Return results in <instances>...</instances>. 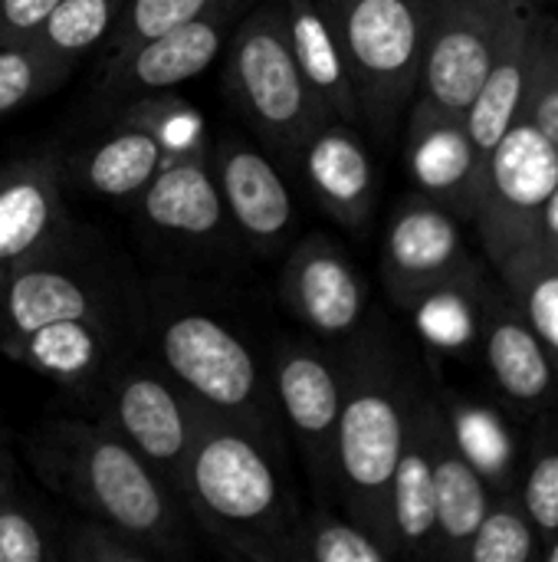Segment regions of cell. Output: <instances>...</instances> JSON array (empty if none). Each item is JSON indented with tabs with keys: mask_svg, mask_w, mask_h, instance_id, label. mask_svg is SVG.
<instances>
[{
	"mask_svg": "<svg viewBox=\"0 0 558 562\" xmlns=\"http://www.w3.org/2000/svg\"><path fill=\"white\" fill-rule=\"evenodd\" d=\"M276 458L273 445L197 405V435L178 501L227 557L293 562L299 510Z\"/></svg>",
	"mask_w": 558,
	"mask_h": 562,
	"instance_id": "6da1fadb",
	"label": "cell"
},
{
	"mask_svg": "<svg viewBox=\"0 0 558 562\" xmlns=\"http://www.w3.org/2000/svg\"><path fill=\"white\" fill-rule=\"evenodd\" d=\"M26 448L39 481L69 497L86 517L122 530L158 560L187 557L178 497L105 425L49 422Z\"/></svg>",
	"mask_w": 558,
	"mask_h": 562,
	"instance_id": "7a4b0ae2",
	"label": "cell"
},
{
	"mask_svg": "<svg viewBox=\"0 0 558 562\" xmlns=\"http://www.w3.org/2000/svg\"><path fill=\"white\" fill-rule=\"evenodd\" d=\"M342 362V415L335 438V501L345 517L375 533L391 553L388 491L405 448L418 382L382 333L349 339Z\"/></svg>",
	"mask_w": 558,
	"mask_h": 562,
	"instance_id": "3957f363",
	"label": "cell"
},
{
	"mask_svg": "<svg viewBox=\"0 0 558 562\" xmlns=\"http://www.w3.org/2000/svg\"><path fill=\"white\" fill-rule=\"evenodd\" d=\"M319 7L342 43L362 125L388 142L418 92L434 0H319Z\"/></svg>",
	"mask_w": 558,
	"mask_h": 562,
	"instance_id": "277c9868",
	"label": "cell"
},
{
	"mask_svg": "<svg viewBox=\"0 0 558 562\" xmlns=\"http://www.w3.org/2000/svg\"><path fill=\"white\" fill-rule=\"evenodd\" d=\"M224 92L257 138L283 161H296L303 142L329 122L299 76L283 0L257 3L230 30Z\"/></svg>",
	"mask_w": 558,
	"mask_h": 562,
	"instance_id": "5b68a950",
	"label": "cell"
},
{
	"mask_svg": "<svg viewBox=\"0 0 558 562\" xmlns=\"http://www.w3.org/2000/svg\"><path fill=\"white\" fill-rule=\"evenodd\" d=\"M158 356L194 405L243 425L276 451L283 448L273 385L227 323L201 310H174L158 323Z\"/></svg>",
	"mask_w": 558,
	"mask_h": 562,
	"instance_id": "8992f818",
	"label": "cell"
},
{
	"mask_svg": "<svg viewBox=\"0 0 558 562\" xmlns=\"http://www.w3.org/2000/svg\"><path fill=\"white\" fill-rule=\"evenodd\" d=\"M558 194V148L529 122L520 119L493 148L477 204V234L493 267L546 227L549 204Z\"/></svg>",
	"mask_w": 558,
	"mask_h": 562,
	"instance_id": "52a82bcc",
	"label": "cell"
},
{
	"mask_svg": "<svg viewBox=\"0 0 558 562\" xmlns=\"http://www.w3.org/2000/svg\"><path fill=\"white\" fill-rule=\"evenodd\" d=\"M520 3L523 0H434L421 79L411 105L464 119L510 33Z\"/></svg>",
	"mask_w": 558,
	"mask_h": 562,
	"instance_id": "ba28073f",
	"label": "cell"
},
{
	"mask_svg": "<svg viewBox=\"0 0 558 562\" xmlns=\"http://www.w3.org/2000/svg\"><path fill=\"white\" fill-rule=\"evenodd\" d=\"M460 224V217L418 191L395 207L382 244V280L401 310H418L437 293L483 280Z\"/></svg>",
	"mask_w": 558,
	"mask_h": 562,
	"instance_id": "9c48e42d",
	"label": "cell"
},
{
	"mask_svg": "<svg viewBox=\"0 0 558 562\" xmlns=\"http://www.w3.org/2000/svg\"><path fill=\"white\" fill-rule=\"evenodd\" d=\"M102 425L122 438L178 497L197 435V405L158 369L128 366L109 385Z\"/></svg>",
	"mask_w": 558,
	"mask_h": 562,
	"instance_id": "30bf717a",
	"label": "cell"
},
{
	"mask_svg": "<svg viewBox=\"0 0 558 562\" xmlns=\"http://www.w3.org/2000/svg\"><path fill=\"white\" fill-rule=\"evenodd\" d=\"M283 425L296 438L303 461L326 501H335V438L342 415V362L309 342L283 339L270 369Z\"/></svg>",
	"mask_w": 558,
	"mask_h": 562,
	"instance_id": "8fae6325",
	"label": "cell"
},
{
	"mask_svg": "<svg viewBox=\"0 0 558 562\" xmlns=\"http://www.w3.org/2000/svg\"><path fill=\"white\" fill-rule=\"evenodd\" d=\"M556 30L558 20L553 13H546L543 3H536V0L520 3L487 79L480 82L474 102L464 112V125L470 132L474 151L483 168H487L493 148L500 145V138L523 119L539 63H543Z\"/></svg>",
	"mask_w": 558,
	"mask_h": 562,
	"instance_id": "7c38bea8",
	"label": "cell"
},
{
	"mask_svg": "<svg viewBox=\"0 0 558 562\" xmlns=\"http://www.w3.org/2000/svg\"><path fill=\"white\" fill-rule=\"evenodd\" d=\"M286 310L319 339L349 342L362 333L368 313V286L342 247L322 234L303 237L280 273Z\"/></svg>",
	"mask_w": 558,
	"mask_h": 562,
	"instance_id": "4fadbf2b",
	"label": "cell"
},
{
	"mask_svg": "<svg viewBox=\"0 0 558 562\" xmlns=\"http://www.w3.org/2000/svg\"><path fill=\"white\" fill-rule=\"evenodd\" d=\"M240 10H243V0H227L187 23H178L132 46L128 53L115 59H105L102 89L109 95L135 99V95L171 92L174 86H184L220 56Z\"/></svg>",
	"mask_w": 558,
	"mask_h": 562,
	"instance_id": "5bb4252c",
	"label": "cell"
},
{
	"mask_svg": "<svg viewBox=\"0 0 558 562\" xmlns=\"http://www.w3.org/2000/svg\"><path fill=\"white\" fill-rule=\"evenodd\" d=\"M477 339L487 372L500 395L523 412H546L558 405V375L533 323L510 296V290L480 286L477 296Z\"/></svg>",
	"mask_w": 558,
	"mask_h": 562,
	"instance_id": "9a60e30c",
	"label": "cell"
},
{
	"mask_svg": "<svg viewBox=\"0 0 558 562\" xmlns=\"http://www.w3.org/2000/svg\"><path fill=\"white\" fill-rule=\"evenodd\" d=\"M210 168L224 198L230 227L257 250L276 254L296 221V204L280 165L240 135H220L210 148Z\"/></svg>",
	"mask_w": 558,
	"mask_h": 562,
	"instance_id": "2e32d148",
	"label": "cell"
},
{
	"mask_svg": "<svg viewBox=\"0 0 558 562\" xmlns=\"http://www.w3.org/2000/svg\"><path fill=\"white\" fill-rule=\"evenodd\" d=\"M408 171L414 191L447 207L464 224H474L483 184V165L474 151L460 115H444L424 105L408 109Z\"/></svg>",
	"mask_w": 558,
	"mask_h": 562,
	"instance_id": "e0dca14e",
	"label": "cell"
},
{
	"mask_svg": "<svg viewBox=\"0 0 558 562\" xmlns=\"http://www.w3.org/2000/svg\"><path fill=\"white\" fill-rule=\"evenodd\" d=\"M296 165L322 211L352 234H362L375 214L378 171L355 125L322 122L299 148Z\"/></svg>",
	"mask_w": 558,
	"mask_h": 562,
	"instance_id": "ac0fdd59",
	"label": "cell"
},
{
	"mask_svg": "<svg viewBox=\"0 0 558 562\" xmlns=\"http://www.w3.org/2000/svg\"><path fill=\"white\" fill-rule=\"evenodd\" d=\"M135 201L145 224L174 244H217L230 227L210 168V145L171 155Z\"/></svg>",
	"mask_w": 558,
	"mask_h": 562,
	"instance_id": "d6986e66",
	"label": "cell"
},
{
	"mask_svg": "<svg viewBox=\"0 0 558 562\" xmlns=\"http://www.w3.org/2000/svg\"><path fill=\"white\" fill-rule=\"evenodd\" d=\"M66 231L59 168L46 155L0 165V260L23 267L49 257Z\"/></svg>",
	"mask_w": 558,
	"mask_h": 562,
	"instance_id": "ffe728a7",
	"label": "cell"
},
{
	"mask_svg": "<svg viewBox=\"0 0 558 562\" xmlns=\"http://www.w3.org/2000/svg\"><path fill=\"white\" fill-rule=\"evenodd\" d=\"M437 395L418 389L401 458L388 491V524L395 557L437 560V507H434V451L431 415Z\"/></svg>",
	"mask_w": 558,
	"mask_h": 562,
	"instance_id": "44dd1931",
	"label": "cell"
},
{
	"mask_svg": "<svg viewBox=\"0 0 558 562\" xmlns=\"http://www.w3.org/2000/svg\"><path fill=\"white\" fill-rule=\"evenodd\" d=\"M431 451H434V507H437V560L464 562L467 543L490 507L493 487L470 454L454 438L441 398L431 415Z\"/></svg>",
	"mask_w": 558,
	"mask_h": 562,
	"instance_id": "7402d4cb",
	"label": "cell"
},
{
	"mask_svg": "<svg viewBox=\"0 0 558 562\" xmlns=\"http://www.w3.org/2000/svg\"><path fill=\"white\" fill-rule=\"evenodd\" d=\"M283 13L299 76L319 102V109L326 112V119L362 125V109L342 43L319 0H283Z\"/></svg>",
	"mask_w": 558,
	"mask_h": 562,
	"instance_id": "603a6c76",
	"label": "cell"
},
{
	"mask_svg": "<svg viewBox=\"0 0 558 562\" xmlns=\"http://www.w3.org/2000/svg\"><path fill=\"white\" fill-rule=\"evenodd\" d=\"M102 316L99 293L46 257L16 267L0 296V346L59 319Z\"/></svg>",
	"mask_w": 558,
	"mask_h": 562,
	"instance_id": "cb8c5ba5",
	"label": "cell"
},
{
	"mask_svg": "<svg viewBox=\"0 0 558 562\" xmlns=\"http://www.w3.org/2000/svg\"><path fill=\"white\" fill-rule=\"evenodd\" d=\"M168 158L171 151L158 135L135 122H115L109 135H102L95 145L82 148L69 161V178L99 198L135 201Z\"/></svg>",
	"mask_w": 558,
	"mask_h": 562,
	"instance_id": "d4e9b609",
	"label": "cell"
},
{
	"mask_svg": "<svg viewBox=\"0 0 558 562\" xmlns=\"http://www.w3.org/2000/svg\"><path fill=\"white\" fill-rule=\"evenodd\" d=\"M0 352L49 382L82 389L109 359V326L102 316L59 319L0 346Z\"/></svg>",
	"mask_w": 558,
	"mask_h": 562,
	"instance_id": "484cf974",
	"label": "cell"
},
{
	"mask_svg": "<svg viewBox=\"0 0 558 562\" xmlns=\"http://www.w3.org/2000/svg\"><path fill=\"white\" fill-rule=\"evenodd\" d=\"M497 273L533 323L558 375V244L539 234L536 240L510 254L497 267Z\"/></svg>",
	"mask_w": 558,
	"mask_h": 562,
	"instance_id": "4316f807",
	"label": "cell"
},
{
	"mask_svg": "<svg viewBox=\"0 0 558 562\" xmlns=\"http://www.w3.org/2000/svg\"><path fill=\"white\" fill-rule=\"evenodd\" d=\"M516 494L536 527V533L546 540L558 530V412H539V422L533 425L526 438V451L516 468Z\"/></svg>",
	"mask_w": 558,
	"mask_h": 562,
	"instance_id": "83f0119b",
	"label": "cell"
},
{
	"mask_svg": "<svg viewBox=\"0 0 558 562\" xmlns=\"http://www.w3.org/2000/svg\"><path fill=\"white\" fill-rule=\"evenodd\" d=\"M543 537L536 533L516 487H500L483 510L464 562H533L539 560Z\"/></svg>",
	"mask_w": 558,
	"mask_h": 562,
	"instance_id": "f1b7e54d",
	"label": "cell"
},
{
	"mask_svg": "<svg viewBox=\"0 0 558 562\" xmlns=\"http://www.w3.org/2000/svg\"><path fill=\"white\" fill-rule=\"evenodd\" d=\"M395 553L368 533L352 517H335L332 510H312L299 517L293 562H388Z\"/></svg>",
	"mask_w": 558,
	"mask_h": 562,
	"instance_id": "f546056e",
	"label": "cell"
},
{
	"mask_svg": "<svg viewBox=\"0 0 558 562\" xmlns=\"http://www.w3.org/2000/svg\"><path fill=\"white\" fill-rule=\"evenodd\" d=\"M122 7L125 0H59L33 43L72 66L82 53L109 40L112 26L122 16Z\"/></svg>",
	"mask_w": 558,
	"mask_h": 562,
	"instance_id": "4dcf8cb0",
	"label": "cell"
},
{
	"mask_svg": "<svg viewBox=\"0 0 558 562\" xmlns=\"http://www.w3.org/2000/svg\"><path fill=\"white\" fill-rule=\"evenodd\" d=\"M66 72L69 63L56 59L39 43L0 46V119L56 89V82H62Z\"/></svg>",
	"mask_w": 558,
	"mask_h": 562,
	"instance_id": "1f68e13d",
	"label": "cell"
},
{
	"mask_svg": "<svg viewBox=\"0 0 558 562\" xmlns=\"http://www.w3.org/2000/svg\"><path fill=\"white\" fill-rule=\"evenodd\" d=\"M118 122H135V125L148 128L151 135H158L164 142V148L171 155L207 148V132H204L201 112L171 92H148V95L128 99Z\"/></svg>",
	"mask_w": 558,
	"mask_h": 562,
	"instance_id": "d6a6232c",
	"label": "cell"
},
{
	"mask_svg": "<svg viewBox=\"0 0 558 562\" xmlns=\"http://www.w3.org/2000/svg\"><path fill=\"white\" fill-rule=\"evenodd\" d=\"M220 3H227V0H125L122 16L105 40V59H115V56L128 53L132 46H138L178 23H187Z\"/></svg>",
	"mask_w": 558,
	"mask_h": 562,
	"instance_id": "836d02e7",
	"label": "cell"
},
{
	"mask_svg": "<svg viewBox=\"0 0 558 562\" xmlns=\"http://www.w3.org/2000/svg\"><path fill=\"white\" fill-rule=\"evenodd\" d=\"M62 557L69 562H158L148 547L95 517H82L69 527Z\"/></svg>",
	"mask_w": 558,
	"mask_h": 562,
	"instance_id": "e575fe53",
	"label": "cell"
},
{
	"mask_svg": "<svg viewBox=\"0 0 558 562\" xmlns=\"http://www.w3.org/2000/svg\"><path fill=\"white\" fill-rule=\"evenodd\" d=\"M53 560V547L39 520L16 504L0 510V562H46Z\"/></svg>",
	"mask_w": 558,
	"mask_h": 562,
	"instance_id": "d590c367",
	"label": "cell"
},
{
	"mask_svg": "<svg viewBox=\"0 0 558 562\" xmlns=\"http://www.w3.org/2000/svg\"><path fill=\"white\" fill-rule=\"evenodd\" d=\"M523 119H529L558 148V30L546 56H543V63H539V72H536Z\"/></svg>",
	"mask_w": 558,
	"mask_h": 562,
	"instance_id": "8d00e7d4",
	"label": "cell"
},
{
	"mask_svg": "<svg viewBox=\"0 0 558 562\" xmlns=\"http://www.w3.org/2000/svg\"><path fill=\"white\" fill-rule=\"evenodd\" d=\"M59 0H0V46L33 43Z\"/></svg>",
	"mask_w": 558,
	"mask_h": 562,
	"instance_id": "74e56055",
	"label": "cell"
},
{
	"mask_svg": "<svg viewBox=\"0 0 558 562\" xmlns=\"http://www.w3.org/2000/svg\"><path fill=\"white\" fill-rule=\"evenodd\" d=\"M13 477H10V468H0V510L7 507V504H13Z\"/></svg>",
	"mask_w": 558,
	"mask_h": 562,
	"instance_id": "f35d334b",
	"label": "cell"
},
{
	"mask_svg": "<svg viewBox=\"0 0 558 562\" xmlns=\"http://www.w3.org/2000/svg\"><path fill=\"white\" fill-rule=\"evenodd\" d=\"M539 560H543V562H558V530L553 533V537H546V540H543Z\"/></svg>",
	"mask_w": 558,
	"mask_h": 562,
	"instance_id": "ab89813d",
	"label": "cell"
},
{
	"mask_svg": "<svg viewBox=\"0 0 558 562\" xmlns=\"http://www.w3.org/2000/svg\"><path fill=\"white\" fill-rule=\"evenodd\" d=\"M16 267H10V263H3L0 260V296H3V290H7V280H10V273H13Z\"/></svg>",
	"mask_w": 558,
	"mask_h": 562,
	"instance_id": "60d3db41",
	"label": "cell"
},
{
	"mask_svg": "<svg viewBox=\"0 0 558 562\" xmlns=\"http://www.w3.org/2000/svg\"><path fill=\"white\" fill-rule=\"evenodd\" d=\"M0 468H10V458H7V448L0 445Z\"/></svg>",
	"mask_w": 558,
	"mask_h": 562,
	"instance_id": "b9f144b4",
	"label": "cell"
},
{
	"mask_svg": "<svg viewBox=\"0 0 558 562\" xmlns=\"http://www.w3.org/2000/svg\"><path fill=\"white\" fill-rule=\"evenodd\" d=\"M536 3H546V0H536Z\"/></svg>",
	"mask_w": 558,
	"mask_h": 562,
	"instance_id": "7bdbcfd3",
	"label": "cell"
},
{
	"mask_svg": "<svg viewBox=\"0 0 558 562\" xmlns=\"http://www.w3.org/2000/svg\"><path fill=\"white\" fill-rule=\"evenodd\" d=\"M546 3H549V0H546Z\"/></svg>",
	"mask_w": 558,
	"mask_h": 562,
	"instance_id": "ee69618b",
	"label": "cell"
}]
</instances>
